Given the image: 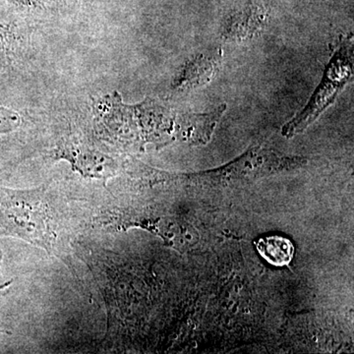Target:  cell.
<instances>
[{"label":"cell","mask_w":354,"mask_h":354,"mask_svg":"<svg viewBox=\"0 0 354 354\" xmlns=\"http://www.w3.org/2000/svg\"><path fill=\"white\" fill-rule=\"evenodd\" d=\"M58 153L62 158L71 162L74 167L79 169L84 176L104 178L114 174L113 158L92 150L87 146L68 142L60 147Z\"/></svg>","instance_id":"cell-3"},{"label":"cell","mask_w":354,"mask_h":354,"mask_svg":"<svg viewBox=\"0 0 354 354\" xmlns=\"http://www.w3.org/2000/svg\"><path fill=\"white\" fill-rule=\"evenodd\" d=\"M256 249L267 262L276 267L290 264L295 255V246L291 241L279 235L262 237L256 242Z\"/></svg>","instance_id":"cell-6"},{"label":"cell","mask_w":354,"mask_h":354,"mask_svg":"<svg viewBox=\"0 0 354 354\" xmlns=\"http://www.w3.org/2000/svg\"><path fill=\"white\" fill-rule=\"evenodd\" d=\"M19 44V36L12 27L0 21V58L10 57Z\"/></svg>","instance_id":"cell-8"},{"label":"cell","mask_w":354,"mask_h":354,"mask_svg":"<svg viewBox=\"0 0 354 354\" xmlns=\"http://www.w3.org/2000/svg\"><path fill=\"white\" fill-rule=\"evenodd\" d=\"M11 8L29 15H46L55 12L65 0H0Z\"/></svg>","instance_id":"cell-7"},{"label":"cell","mask_w":354,"mask_h":354,"mask_svg":"<svg viewBox=\"0 0 354 354\" xmlns=\"http://www.w3.org/2000/svg\"><path fill=\"white\" fill-rule=\"evenodd\" d=\"M266 20L267 15L263 7H247L228 19L223 27V39L234 41L252 39L264 29Z\"/></svg>","instance_id":"cell-5"},{"label":"cell","mask_w":354,"mask_h":354,"mask_svg":"<svg viewBox=\"0 0 354 354\" xmlns=\"http://www.w3.org/2000/svg\"><path fill=\"white\" fill-rule=\"evenodd\" d=\"M220 68V57L216 55H199L184 65L174 79V87L178 91L193 90L206 85Z\"/></svg>","instance_id":"cell-4"},{"label":"cell","mask_w":354,"mask_h":354,"mask_svg":"<svg viewBox=\"0 0 354 354\" xmlns=\"http://www.w3.org/2000/svg\"><path fill=\"white\" fill-rule=\"evenodd\" d=\"M0 221L11 234L53 251L55 235L44 190H0Z\"/></svg>","instance_id":"cell-1"},{"label":"cell","mask_w":354,"mask_h":354,"mask_svg":"<svg viewBox=\"0 0 354 354\" xmlns=\"http://www.w3.org/2000/svg\"><path fill=\"white\" fill-rule=\"evenodd\" d=\"M353 74V41L346 39L333 55L325 73L305 108L283 127V135L291 137L304 132L337 99Z\"/></svg>","instance_id":"cell-2"}]
</instances>
